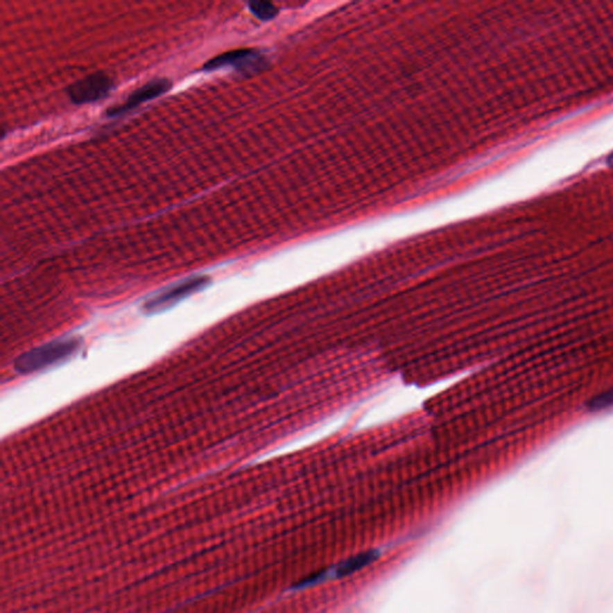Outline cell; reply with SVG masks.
<instances>
[{"label": "cell", "instance_id": "6da1fadb", "mask_svg": "<svg viewBox=\"0 0 613 613\" xmlns=\"http://www.w3.org/2000/svg\"><path fill=\"white\" fill-rule=\"evenodd\" d=\"M82 339L72 337L47 343L19 356L13 368L19 374H31L65 362L82 347Z\"/></svg>", "mask_w": 613, "mask_h": 613}, {"label": "cell", "instance_id": "7a4b0ae2", "mask_svg": "<svg viewBox=\"0 0 613 613\" xmlns=\"http://www.w3.org/2000/svg\"><path fill=\"white\" fill-rule=\"evenodd\" d=\"M210 282L211 278L209 276H193L186 278L184 281L178 282L175 284L169 285L161 291H157L151 297L145 300L141 306L143 313L148 316L162 313L171 306H176L178 303L191 295L205 289L206 286L210 284Z\"/></svg>", "mask_w": 613, "mask_h": 613}, {"label": "cell", "instance_id": "3957f363", "mask_svg": "<svg viewBox=\"0 0 613 613\" xmlns=\"http://www.w3.org/2000/svg\"><path fill=\"white\" fill-rule=\"evenodd\" d=\"M265 58L257 49H234L212 58L202 66V71H215L227 66H235V69L243 74H254L264 69Z\"/></svg>", "mask_w": 613, "mask_h": 613}, {"label": "cell", "instance_id": "277c9868", "mask_svg": "<svg viewBox=\"0 0 613 613\" xmlns=\"http://www.w3.org/2000/svg\"><path fill=\"white\" fill-rule=\"evenodd\" d=\"M113 87L114 83L110 76L103 72H96L71 84L67 88V95L76 105H84L105 98Z\"/></svg>", "mask_w": 613, "mask_h": 613}, {"label": "cell", "instance_id": "5b68a950", "mask_svg": "<svg viewBox=\"0 0 613 613\" xmlns=\"http://www.w3.org/2000/svg\"><path fill=\"white\" fill-rule=\"evenodd\" d=\"M171 88V82L169 79H153V80L144 84L141 88L131 92L126 98V101L120 103V105L110 107V110H107L105 112V114L107 116H118L123 113H128L130 110H136L137 107H139L141 103L151 101L153 98H157L158 96L169 92Z\"/></svg>", "mask_w": 613, "mask_h": 613}, {"label": "cell", "instance_id": "8992f818", "mask_svg": "<svg viewBox=\"0 0 613 613\" xmlns=\"http://www.w3.org/2000/svg\"><path fill=\"white\" fill-rule=\"evenodd\" d=\"M377 558V551H365L355 556L347 558L345 561L342 562L340 564L337 565L336 568V575L338 578L346 576V575L352 574L355 571L363 569L367 565L370 564L372 562L375 561Z\"/></svg>", "mask_w": 613, "mask_h": 613}, {"label": "cell", "instance_id": "52a82bcc", "mask_svg": "<svg viewBox=\"0 0 613 613\" xmlns=\"http://www.w3.org/2000/svg\"><path fill=\"white\" fill-rule=\"evenodd\" d=\"M250 10L254 15L255 17H258L261 21H268L273 17H276L278 13L275 5L268 1H252L250 3Z\"/></svg>", "mask_w": 613, "mask_h": 613}, {"label": "cell", "instance_id": "ba28073f", "mask_svg": "<svg viewBox=\"0 0 613 613\" xmlns=\"http://www.w3.org/2000/svg\"><path fill=\"white\" fill-rule=\"evenodd\" d=\"M607 163H609V166H613V153L607 158Z\"/></svg>", "mask_w": 613, "mask_h": 613}]
</instances>
